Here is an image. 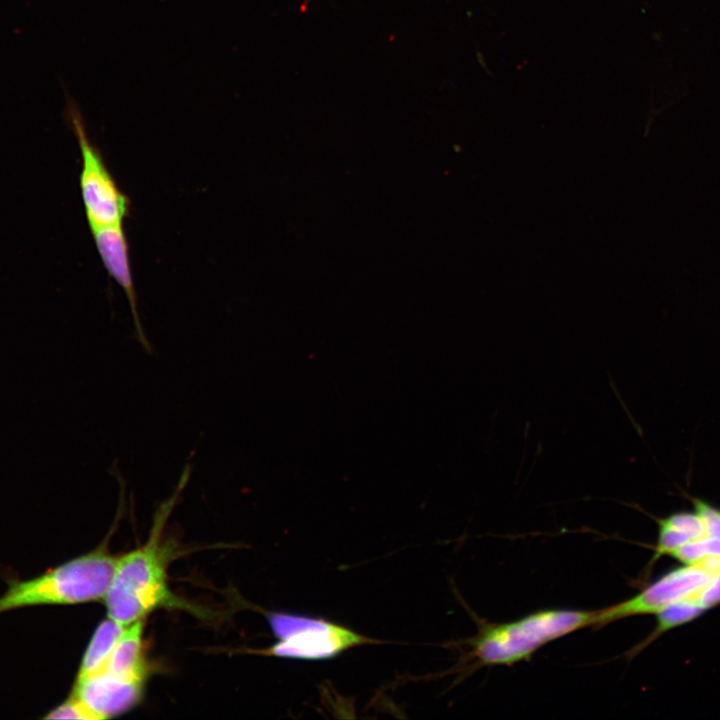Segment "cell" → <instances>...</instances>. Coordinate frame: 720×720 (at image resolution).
Wrapping results in <instances>:
<instances>
[{"instance_id":"cell-9","label":"cell","mask_w":720,"mask_h":720,"mask_svg":"<svg viewBox=\"0 0 720 720\" xmlns=\"http://www.w3.org/2000/svg\"><path fill=\"white\" fill-rule=\"evenodd\" d=\"M144 619L127 625L101 672L119 679L144 683L147 665L143 645Z\"/></svg>"},{"instance_id":"cell-6","label":"cell","mask_w":720,"mask_h":720,"mask_svg":"<svg viewBox=\"0 0 720 720\" xmlns=\"http://www.w3.org/2000/svg\"><path fill=\"white\" fill-rule=\"evenodd\" d=\"M711 578L697 564L671 570L632 598L598 610L594 626L600 628L630 616L656 614L672 602L699 592Z\"/></svg>"},{"instance_id":"cell-14","label":"cell","mask_w":720,"mask_h":720,"mask_svg":"<svg viewBox=\"0 0 720 720\" xmlns=\"http://www.w3.org/2000/svg\"><path fill=\"white\" fill-rule=\"evenodd\" d=\"M657 523L659 526V532L657 546L651 561L652 563L657 561L661 556L665 554H672L676 549L685 543L694 540L689 534L678 531L661 522L659 519H657Z\"/></svg>"},{"instance_id":"cell-17","label":"cell","mask_w":720,"mask_h":720,"mask_svg":"<svg viewBox=\"0 0 720 720\" xmlns=\"http://www.w3.org/2000/svg\"><path fill=\"white\" fill-rule=\"evenodd\" d=\"M697 598L705 610L720 603V574L713 576L710 581L697 592Z\"/></svg>"},{"instance_id":"cell-13","label":"cell","mask_w":720,"mask_h":720,"mask_svg":"<svg viewBox=\"0 0 720 720\" xmlns=\"http://www.w3.org/2000/svg\"><path fill=\"white\" fill-rule=\"evenodd\" d=\"M43 718L100 720L82 700L72 693L64 702L50 710Z\"/></svg>"},{"instance_id":"cell-8","label":"cell","mask_w":720,"mask_h":720,"mask_svg":"<svg viewBox=\"0 0 720 720\" xmlns=\"http://www.w3.org/2000/svg\"><path fill=\"white\" fill-rule=\"evenodd\" d=\"M91 233L108 274L126 293L134 318L138 341L147 353H152V347L144 333L138 314L137 296L129 261V246L122 225L97 228L91 230Z\"/></svg>"},{"instance_id":"cell-15","label":"cell","mask_w":720,"mask_h":720,"mask_svg":"<svg viewBox=\"0 0 720 720\" xmlns=\"http://www.w3.org/2000/svg\"><path fill=\"white\" fill-rule=\"evenodd\" d=\"M659 520L678 531L689 534L692 539L707 535L704 524L696 512H676Z\"/></svg>"},{"instance_id":"cell-12","label":"cell","mask_w":720,"mask_h":720,"mask_svg":"<svg viewBox=\"0 0 720 720\" xmlns=\"http://www.w3.org/2000/svg\"><path fill=\"white\" fill-rule=\"evenodd\" d=\"M671 555L687 565L696 564L706 557L720 556V538L706 535L691 540Z\"/></svg>"},{"instance_id":"cell-10","label":"cell","mask_w":720,"mask_h":720,"mask_svg":"<svg viewBox=\"0 0 720 720\" xmlns=\"http://www.w3.org/2000/svg\"><path fill=\"white\" fill-rule=\"evenodd\" d=\"M126 626L109 617L97 626L80 662L76 679L97 674L104 669Z\"/></svg>"},{"instance_id":"cell-5","label":"cell","mask_w":720,"mask_h":720,"mask_svg":"<svg viewBox=\"0 0 720 720\" xmlns=\"http://www.w3.org/2000/svg\"><path fill=\"white\" fill-rule=\"evenodd\" d=\"M66 116L81 151L80 189L91 230L122 225L129 215L130 200L117 185L102 154L88 137L78 104L66 97Z\"/></svg>"},{"instance_id":"cell-16","label":"cell","mask_w":720,"mask_h":720,"mask_svg":"<svg viewBox=\"0 0 720 720\" xmlns=\"http://www.w3.org/2000/svg\"><path fill=\"white\" fill-rule=\"evenodd\" d=\"M693 503L695 512L704 524L706 534L720 538V509L700 499H693Z\"/></svg>"},{"instance_id":"cell-4","label":"cell","mask_w":720,"mask_h":720,"mask_svg":"<svg viewBox=\"0 0 720 720\" xmlns=\"http://www.w3.org/2000/svg\"><path fill=\"white\" fill-rule=\"evenodd\" d=\"M268 624L277 642L254 653L278 658L319 661L335 658L343 652L378 641L338 623L303 614L266 612Z\"/></svg>"},{"instance_id":"cell-2","label":"cell","mask_w":720,"mask_h":720,"mask_svg":"<svg viewBox=\"0 0 720 720\" xmlns=\"http://www.w3.org/2000/svg\"><path fill=\"white\" fill-rule=\"evenodd\" d=\"M597 611L546 609L510 622H480L477 634L463 641L470 648V670L528 660L547 643L594 626Z\"/></svg>"},{"instance_id":"cell-3","label":"cell","mask_w":720,"mask_h":720,"mask_svg":"<svg viewBox=\"0 0 720 720\" xmlns=\"http://www.w3.org/2000/svg\"><path fill=\"white\" fill-rule=\"evenodd\" d=\"M116 561V556L99 547L31 579L10 580L0 597V614L30 606L104 600Z\"/></svg>"},{"instance_id":"cell-7","label":"cell","mask_w":720,"mask_h":720,"mask_svg":"<svg viewBox=\"0 0 720 720\" xmlns=\"http://www.w3.org/2000/svg\"><path fill=\"white\" fill-rule=\"evenodd\" d=\"M144 683L119 679L105 672L76 679L72 694L82 700L99 719H108L132 709L143 696Z\"/></svg>"},{"instance_id":"cell-1","label":"cell","mask_w":720,"mask_h":720,"mask_svg":"<svg viewBox=\"0 0 720 720\" xmlns=\"http://www.w3.org/2000/svg\"><path fill=\"white\" fill-rule=\"evenodd\" d=\"M180 489L162 503L152 534L143 546L117 557L113 576L104 597L108 617L129 625L158 608H180L196 612L169 589L167 567L170 550L161 542V528Z\"/></svg>"},{"instance_id":"cell-11","label":"cell","mask_w":720,"mask_h":720,"mask_svg":"<svg viewBox=\"0 0 720 720\" xmlns=\"http://www.w3.org/2000/svg\"><path fill=\"white\" fill-rule=\"evenodd\" d=\"M704 610L705 609L697 598V593L672 602L656 613V628L642 644H639V646L634 648V654L638 653L662 633L691 621L699 616Z\"/></svg>"}]
</instances>
